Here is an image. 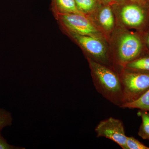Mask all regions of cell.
<instances>
[{
    "label": "cell",
    "mask_w": 149,
    "mask_h": 149,
    "mask_svg": "<svg viewBox=\"0 0 149 149\" xmlns=\"http://www.w3.org/2000/svg\"><path fill=\"white\" fill-rule=\"evenodd\" d=\"M119 75L123 93V104L136 100L149 90V73L123 70Z\"/></svg>",
    "instance_id": "cell-4"
},
{
    "label": "cell",
    "mask_w": 149,
    "mask_h": 149,
    "mask_svg": "<svg viewBox=\"0 0 149 149\" xmlns=\"http://www.w3.org/2000/svg\"><path fill=\"white\" fill-rule=\"evenodd\" d=\"M127 149H149L146 146L133 137H127L126 141Z\"/></svg>",
    "instance_id": "cell-15"
},
{
    "label": "cell",
    "mask_w": 149,
    "mask_h": 149,
    "mask_svg": "<svg viewBox=\"0 0 149 149\" xmlns=\"http://www.w3.org/2000/svg\"><path fill=\"white\" fill-rule=\"evenodd\" d=\"M24 148L15 146L8 144L0 133V149H22Z\"/></svg>",
    "instance_id": "cell-16"
},
{
    "label": "cell",
    "mask_w": 149,
    "mask_h": 149,
    "mask_svg": "<svg viewBox=\"0 0 149 149\" xmlns=\"http://www.w3.org/2000/svg\"><path fill=\"white\" fill-rule=\"evenodd\" d=\"M141 5L125 0L112 7L121 25L126 28H136L141 26L145 21V12Z\"/></svg>",
    "instance_id": "cell-6"
},
{
    "label": "cell",
    "mask_w": 149,
    "mask_h": 149,
    "mask_svg": "<svg viewBox=\"0 0 149 149\" xmlns=\"http://www.w3.org/2000/svg\"><path fill=\"white\" fill-rule=\"evenodd\" d=\"M97 137H104L116 143L122 149H127L124 125L121 120L109 117L102 120L95 128Z\"/></svg>",
    "instance_id": "cell-7"
},
{
    "label": "cell",
    "mask_w": 149,
    "mask_h": 149,
    "mask_svg": "<svg viewBox=\"0 0 149 149\" xmlns=\"http://www.w3.org/2000/svg\"><path fill=\"white\" fill-rule=\"evenodd\" d=\"M86 16L103 36L110 35L114 29L115 19L112 6L102 4L94 13Z\"/></svg>",
    "instance_id": "cell-8"
},
{
    "label": "cell",
    "mask_w": 149,
    "mask_h": 149,
    "mask_svg": "<svg viewBox=\"0 0 149 149\" xmlns=\"http://www.w3.org/2000/svg\"><path fill=\"white\" fill-rule=\"evenodd\" d=\"M147 43L149 46V35L148 36V38H147Z\"/></svg>",
    "instance_id": "cell-19"
},
{
    "label": "cell",
    "mask_w": 149,
    "mask_h": 149,
    "mask_svg": "<svg viewBox=\"0 0 149 149\" xmlns=\"http://www.w3.org/2000/svg\"><path fill=\"white\" fill-rule=\"evenodd\" d=\"M139 113L142 118V123L138 135L142 139L149 141V113L146 111L141 110Z\"/></svg>",
    "instance_id": "cell-13"
},
{
    "label": "cell",
    "mask_w": 149,
    "mask_h": 149,
    "mask_svg": "<svg viewBox=\"0 0 149 149\" xmlns=\"http://www.w3.org/2000/svg\"><path fill=\"white\" fill-rule=\"evenodd\" d=\"M12 120L10 113L0 109V131L5 127L11 125Z\"/></svg>",
    "instance_id": "cell-14"
},
{
    "label": "cell",
    "mask_w": 149,
    "mask_h": 149,
    "mask_svg": "<svg viewBox=\"0 0 149 149\" xmlns=\"http://www.w3.org/2000/svg\"><path fill=\"white\" fill-rule=\"evenodd\" d=\"M127 1L132 2L138 3L140 4L146 2V0H127Z\"/></svg>",
    "instance_id": "cell-18"
},
{
    "label": "cell",
    "mask_w": 149,
    "mask_h": 149,
    "mask_svg": "<svg viewBox=\"0 0 149 149\" xmlns=\"http://www.w3.org/2000/svg\"><path fill=\"white\" fill-rule=\"evenodd\" d=\"M87 59L96 90L109 101L120 107L123 104V93L118 73L111 67Z\"/></svg>",
    "instance_id": "cell-1"
},
{
    "label": "cell",
    "mask_w": 149,
    "mask_h": 149,
    "mask_svg": "<svg viewBox=\"0 0 149 149\" xmlns=\"http://www.w3.org/2000/svg\"><path fill=\"white\" fill-rule=\"evenodd\" d=\"M85 52L87 59L113 68L112 55L104 38L67 33Z\"/></svg>",
    "instance_id": "cell-3"
},
{
    "label": "cell",
    "mask_w": 149,
    "mask_h": 149,
    "mask_svg": "<svg viewBox=\"0 0 149 149\" xmlns=\"http://www.w3.org/2000/svg\"><path fill=\"white\" fill-rule=\"evenodd\" d=\"M117 41L116 51L113 55V68L119 74L128 63L138 58L142 44L136 35L127 32L121 33Z\"/></svg>",
    "instance_id": "cell-2"
},
{
    "label": "cell",
    "mask_w": 149,
    "mask_h": 149,
    "mask_svg": "<svg viewBox=\"0 0 149 149\" xmlns=\"http://www.w3.org/2000/svg\"><path fill=\"white\" fill-rule=\"evenodd\" d=\"M77 8L84 15H90L99 8L102 3L99 0H74Z\"/></svg>",
    "instance_id": "cell-11"
},
{
    "label": "cell",
    "mask_w": 149,
    "mask_h": 149,
    "mask_svg": "<svg viewBox=\"0 0 149 149\" xmlns=\"http://www.w3.org/2000/svg\"><path fill=\"white\" fill-rule=\"evenodd\" d=\"M123 70L130 72L149 73V56L136 58L128 63Z\"/></svg>",
    "instance_id": "cell-10"
},
{
    "label": "cell",
    "mask_w": 149,
    "mask_h": 149,
    "mask_svg": "<svg viewBox=\"0 0 149 149\" xmlns=\"http://www.w3.org/2000/svg\"><path fill=\"white\" fill-rule=\"evenodd\" d=\"M103 4L113 6L116 4L122 2L125 0H99Z\"/></svg>",
    "instance_id": "cell-17"
},
{
    "label": "cell",
    "mask_w": 149,
    "mask_h": 149,
    "mask_svg": "<svg viewBox=\"0 0 149 149\" xmlns=\"http://www.w3.org/2000/svg\"><path fill=\"white\" fill-rule=\"evenodd\" d=\"M51 6L54 15L68 13L82 14L77 9L74 0H51Z\"/></svg>",
    "instance_id": "cell-9"
},
{
    "label": "cell",
    "mask_w": 149,
    "mask_h": 149,
    "mask_svg": "<svg viewBox=\"0 0 149 149\" xmlns=\"http://www.w3.org/2000/svg\"><path fill=\"white\" fill-rule=\"evenodd\" d=\"M55 17L65 33L104 37L100 31L84 15L63 14L56 15Z\"/></svg>",
    "instance_id": "cell-5"
},
{
    "label": "cell",
    "mask_w": 149,
    "mask_h": 149,
    "mask_svg": "<svg viewBox=\"0 0 149 149\" xmlns=\"http://www.w3.org/2000/svg\"><path fill=\"white\" fill-rule=\"evenodd\" d=\"M120 108L138 109L141 110L149 111V90L136 100L123 104Z\"/></svg>",
    "instance_id": "cell-12"
}]
</instances>
